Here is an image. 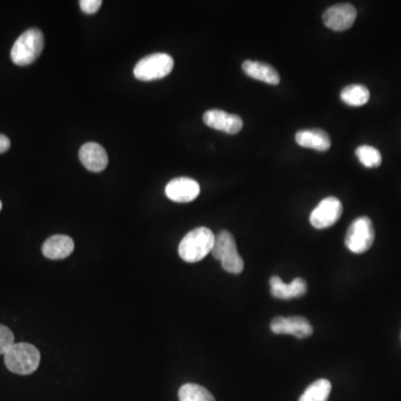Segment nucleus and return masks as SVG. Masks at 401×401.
I'll return each mask as SVG.
<instances>
[{
	"label": "nucleus",
	"mask_w": 401,
	"mask_h": 401,
	"mask_svg": "<svg viewBox=\"0 0 401 401\" xmlns=\"http://www.w3.org/2000/svg\"><path fill=\"white\" fill-rule=\"evenodd\" d=\"M270 328L275 335H291L298 339L308 338L313 333V325L305 317H275Z\"/></svg>",
	"instance_id": "nucleus-9"
},
{
	"label": "nucleus",
	"mask_w": 401,
	"mask_h": 401,
	"mask_svg": "<svg viewBox=\"0 0 401 401\" xmlns=\"http://www.w3.org/2000/svg\"><path fill=\"white\" fill-rule=\"evenodd\" d=\"M4 355L8 370L21 376L35 372L41 363V352L31 343H14Z\"/></svg>",
	"instance_id": "nucleus-2"
},
{
	"label": "nucleus",
	"mask_w": 401,
	"mask_h": 401,
	"mask_svg": "<svg viewBox=\"0 0 401 401\" xmlns=\"http://www.w3.org/2000/svg\"><path fill=\"white\" fill-rule=\"evenodd\" d=\"M375 228L370 218L360 216L350 224L345 234V247L355 254L365 253L375 242Z\"/></svg>",
	"instance_id": "nucleus-5"
},
{
	"label": "nucleus",
	"mask_w": 401,
	"mask_h": 401,
	"mask_svg": "<svg viewBox=\"0 0 401 401\" xmlns=\"http://www.w3.org/2000/svg\"><path fill=\"white\" fill-rule=\"evenodd\" d=\"M242 69L248 76L270 85L280 83V75L275 67L262 61H245L242 64Z\"/></svg>",
	"instance_id": "nucleus-16"
},
{
	"label": "nucleus",
	"mask_w": 401,
	"mask_h": 401,
	"mask_svg": "<svg viewBox=\"0 0 401 401\" xmlns=\"http://www.w3.org/2000/svg\"><path fill=\"white\" fill-rule=\"evenodd\" d=\"M270 289L272 297L275 299L290 300L303 297L307 293L308 285L303 278H297L289 285H285L281 278L273 275L270 279Z\"/></svg>",
	"instance_id": "nucleus-13"
},
{
	"label": "nucleus",
	"mask_w": 401,
	"mask_h": 401,
	"mask_svg": "<svg viewBox=\"0 0 401 401\" xmlns=\"http://www.w3.org/2000/svg\"><path fill=\"white\" fill-rule=\"evenodd\" d=\"M355 155H357L359 162L365 168H378V166H380L381 162H382L381 153L376 148L370 146V145H361L355 150Z\"/></svg>",
	"instance_id": "nucleus-20"
},
{
	"label": "nucleus",
	"mask_w": 401,
	"mask_h": 401,
	"mask_svg": "<svg viewBox=\"0 0 401 401\" xmlns=\"http://www.w3.org/2000/svg\"><path fill=\"white\" fill-rule=\"evenodd\" d=\"M330 394V381L327 379H318L305 389L299 401H328Z\"/></svg>",
	"instance_id": "nucleus-18"
},
{
	"label": "nucleus",
	"mask_w": 401,
	"mask_h": 401,
	"mask_svg": "<svg viewBox=\"0 0 401 401\" xmlns=\"http://www.w3.org/2000/svg\"><path fill=\"white\" fill-rule=\"evenodd\" d=\"M11 148V140L6 135L0 134V154L7 152Z\"/></svg>",
	"instance_id": "nucleus-23"
},
{
	"label": "nucleus",
	"mask_w": 401,
	"mask_h": 401,
	"mask_svg": "<svg viewBox=\"0 0 401 401\" xmlns=\"http://www.w3.org/2000/svg\"><path fill=\"white\" fill-rule=\"evenodd\" d=\"M44 45V35L39 29H31L24 31L11 49V61L17 66H29L41 56Z\"/></svg>",
	"instance_id": "nucleus-3"
},
{
	"label": "nucleus",
	"mask_w": 401,
	"mask_h": 401,
	"mask_svg": "<svg viewBox=\"0 0 401 401\" xmlns=\"http://www.w3.org/2000/svg\"><path fill=\"white\" fill-rule=\"evenodd\" d=\"M78 155L83 166L91 172H103L108 164L106 151L97 143L89 142L83 145Z\"/></svg>",
	"instance_id": "nucleus-12"
},
{
	"label": "nucleus",
	"mask_w": 401,
	"mask_h": 401,
	"mask_svg": "<svg viewBox=\"0 0 401 401\" xmlns=\"http://www.w3.org/2000/svg\"><path fill=\"white\" fill-rule=\"evenodd\" d=\"M214 242L215 235L211 230L204 226L196 228L182 239L178 245V254L181 259L188 263L202 261L208 254L211 253Z\"/></svg>",
	"instance_id": "nucleus-1"
},
{
	"label": "nucleus",
	"mask_w": 401,
	"mask_h": 401,
	"mask_svg": "<svg viewBox=\"0 0 401 401\" xmlns=\"http://www.w3.org/2000/svg\"><path fill=\"white\" fill-rule=\"evenodd\" d=\"M200 191V186L196 180L182 176L168 182L166 188V194L173 202L188 203L198 198Z\"/></svg>",
	"instance_id": "nucleus-10"
},
{
	"label": "nucleus",
	"mask_w": 401,
	"mask_h": 401,
	"mask_svg": "<svg viewBox=\"0 0 401 401\" xmlns=\"http://www.w3.org/2000/svg\"><path fill=\"white\" fill-rule=\"evenodd\" d=\"M341 99L349 106L359 107L366 105L370 99V92L366 86L360 84H352L345 86L341 91Z\"/></svg>",
	"instance_id": "nucleus-17"
},
{
	"label": "nucleus",
	"mask_w": 401,
	"mask_h": 401,
	"mask_svg": "<svg viewBox=\"0 0 401 401\" xmlns=\"http://www.w3.org/2000/svg\"><path fill=\"white\" fill-rule=\"evenodd\" d=\"M15 343L13 331L6 325H0V355H5Z\"/></svg>",
	"instance_id": "nucleus-21"
},
{
	"label": "nucleus",
	"mask_w": 401,
	"mask_h": 401,
	"mask_svg": "<svg viewBox=\"0 0 401 401\" xmlns=\"http://www.w3.org/2000/svg\"><path fill=\"white\" fill-rule=\"evenodd\" d=\"M203 122L213 130L228 134H236L243 127V121L239 115L229 114L221 109H210L204 113Z\"/></svg>",
	"instance_id": "nucleus-11"
},
{
	"label": "nucleus",
	"mask_w": 401,
	"mask_h": 401,
	"mask_svg": "<svg viewBox=\"0 0 401 401\" xmlns=\"http://www.w3.org/2000/svg\"><path fill=\"white\" fill-rule=\"evenodd\" d=\"M102 4V0H81L79 1L81 11L87 15H93V14L97 13Z\"/></svg>",
	"instance_id": "nucleus-22"
},
{
	"label": "nucleus",
	"mask_w": 401,
	"mask_h": 401,
	"mask_svg": "<svg viewBox=\"0 0 401 401\" xmlns=\"http://www.w3.org/2000/svg\"><path fill=\"white\" fill-rule=\"evenodd\" d=\"M295 142L301 148H313L319 152H325L331 148L330 136L320 128L299 131L295 134Z\"/></svg>",
	"instance_id": "nucleus-15"
},
{
	"label": "nucleus",
	"mask_w": 401,
	"mask_h": 401,
	"mask_svg": "<svg viewBox=\"0 0 401 401\" xmlns=\"http://www.w3.org/2000/svg\"><path fill=\"white\" fill-rule=\"evenodd\" d=\"M174 67L168 54L156 53L141 59L134 68V76L143 81H156L168 76Z\"/></svg>",
	"instance_id": "nucleus-6"
},
{
	"label": "nucleus",
	"mask_w": 401,
	"mask_h": 401,
	"mask_svg": "<svg viewBox=\"0 0 401 401\" xmlns=\"http://www.w3.org/2000/svg\"><path fill=\"white\" fill-rule=\"evenodd\" d=\"M74 241L71 238L59 234L51 236L44 242L41 251L47 259L61 260L69 257L74 251Z\"/></svg>",
	"instance_id": "nucleus-14"
},
{
	"label": "nucleus",
	"mask_w": 401,
	"mask_h": 401,
	"mask_svg": "<svg viewBox=\"0 0 401 401\" xmlns=\"http://www.w3.org/2000/svg\"><path fill=\"white\" fill-rule=\"evenodd\" d=\"M178 400L180 401H215L213 395L196 384H186L178 390Z\"/></svg>",
	"instance_id": "nucleus-19"
},
{
	"label": "nucleus",
	"mask_w": 401,
	"mask_h": 401,
	"mask_svg": "<svg viewBox=\"0 0 401 401\" xmlns=\"http://www.w3.org/2000/svg\"><path fill=\"white\" fill-rule=\"evenodd\" d=\"M357 18V9L350 4H338L328 8L323 16V24L335 31L351 29Z\"/></svg>",
	"instance_id": "nucleus-8"
},
{
	"label": "nucleus",
	"mask_w": 401,
	"mask_h": 401,
	"mask_svg": "<svg viewBox=\"0 0 401 401\" xmlns=\"http://www.w3.org/2000/svg\"><path fill=\"white\" fill-rule=\"evenodd\" d=\"M212 255L218 261H221L222 268L229 273L240 275L244 269V262L238 252L235 239L231 232H220L215 236Z\"/></svg>",
	"instance_id": "nucleus-4"
},
{
	"label": "nucleus",
	"mask_w": 401,
	"mask_h": 401,
	"mask_svg": "<svg viewBox=\"0 0 401 401\" xmlns=\"http://www.w3.org/2000/svg\"><path fill=\"white\" fill-rule=\"evenodd\" d=\"M343 206L340 200L333 196L323 198L310 214V223L315 229L323 230L335 225L342 215Z\"/></svg>",
	"instance_id": "nucleus-7"
},
{
	"label": "nucleus",
	"mask_w": 401,
	"mask_h": 401,
	"mask_svg": "<svg viewBox=\"0 0 401 401\" xmlns=\"http://www.w3.org/2000/svg\"><path fill=\"white\" fill-rule=\"evenodd\" d=\"M1 208H3V203H1V200H0V210H1Z\"/></svg>",
	"instance_id": "nucleus-24"
}]
</instances>
